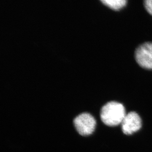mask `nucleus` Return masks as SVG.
<instances>
[{"mask_svg":"<svg viewBox=\"0 0 152 152\" xmlns=\"http://www.w3.org/2000/svg\"><path fill=\"white\" fill-rule=\"evenodd\" d=\"M126 114L125 107L122 103L112 101L102 107L100 116L103 123L113 126L121 124Z\"/></svg>","mask_w":152,"mask_h":152,"instance_id":"f257e3e1","label":"nucleus"},{"mask_svg":"<svg viewBox=\"0 0 152 152\" xmlns=\"http://www.w3.org/2000/svg\"><path fill=\"white\" fill-rule=\"evenodd\" d=\"M73 123L76 131L82 136L90 135L95 131L96 121L90 114H81L74 119Z\"/></svg>","mask_w":152,"mask_h":152,"instance_id":"f03ea898","label":"nucleus"},{"mask_svg":"<svg viewBox=\"0 0 152 152\" xmlns=\"http://www.w3.org/2000/svg\"><path fill=\"white\" fill-rule=\"evenodd\" d=\"M135 58L140 66L152 69V42H147L139 45L135 50Z\"/></svg>","mask_w":152,"mask_h":152,"instance_id":"7ed1b4c3","label":"nucleus"},{"mask_svg":"<svg viewBox=\"0 0 152 152\" xmlns=\"http://www.w3.org/2000/svg\"><path fill=\"white\" fill-rule=\"evenodd\" d=\"M124 134L130 135L137 132L142 126V120L140 117L134 111L126 114L121 123Z\"/></svg>","mask_w":152,"mask_h":152,"instance_id":"20e7f679","label":"nucleus"},{"mask_svg":"<svg viewBox=\"0 0 152 152\" xmlns=\"http://www.w3.org/2000/svg\"><path fill=\"white\" fill-rule=\"evenodd\" d=\"M102 4L113 9L114 10H119L126 5V0H101Z\"/></svg>","mask_w":152,"mask_h":152,"instance_id":"39448f33","label":"nucleus"},{"mask_svg":"<svg viewBox=\"0 0 152 152\" xmlns=\"http://www.w3.org/2000/svg\"><path fill=\"white\" fill-rule=\"evenodd\" d=\"M144 6L147 12L152 15V0H146L144 1Z\"/></svg>","mask_w":152,"mask_h":152,"instance_id":"423d86ee","label":"nucleus"}]
</instances>
